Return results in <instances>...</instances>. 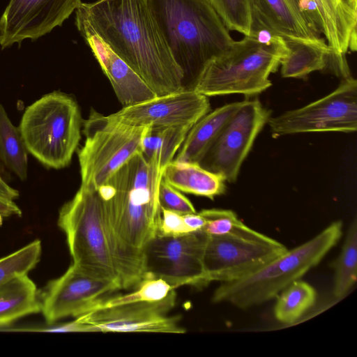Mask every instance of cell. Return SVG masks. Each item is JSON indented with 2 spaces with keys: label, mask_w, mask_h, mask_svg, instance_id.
Returning <instances> with one entry per match:
<instances>
[{
  "label": "cell",
  "mask_w": 357,
  "mask_h": 357,
  "mask_svg": "<svg viewBox=\"0 0 357 357\" xmlns=\"http://www.w3.org/2000/svg\"><path fill=\"white\" fill-rule=\"evenodd\" d=\"M162 172L139 153L98 188L111 255L121 289L144 277V254L158 234Z\"/></svg>",
  "instance_id": "cell-1"
},
{
  "label": "cell",
  "mask_w": 357,
  "mask_h": 357,
  "mask_svg": "<svg viewBox=\"0 0 357 357\" xmlns=\"http://www.w3.org/2000/svg\"><path fill=\"white\" fill-rule=\"evenodd\" d=\"M75 12L151 89L157 96L185 89L146 0H97Z\"/></svg>",
  "instance_id": "cell-2"
},
{
  "label": "cell",
  "mask_w": 357,
  "mask_h": 357,
  "mask_svg": "<svg viewBox=\"0 0 357 357\" xmlns=\"http://www.w3.org/2000/svg\"><path fill=\"white\" fill-rule=\"evenodd\" d=\"M159 31L192 89L206 66L234 40L207 0H146Z\"/></svg>",
  "instance_id": "cell-3"
},
{
  "label": "cell",
  "mask_w": 357,
  "mask_h": 357,
  "mask_svg": "<svg viewBox=\"0 0 357 357\" xmlns=\"http://www.w3.org/2000/svg\"><path fill=\"white\" fill-rule=\"evenodd\" d=\"M342 234V222H332L312 238L287 250L253 273L235 281L221 282L213 294V303H227L245 310L275 298L319 264Z\"/></svg>",
  "instance_id": "cell-4"
},
{
  "label": "cell",
  "mask_w": 357,
  "mask_h": 357,
  "mask_svg": "<svg viewBox=\"0 0 357 357\" xmlns=\"http://www.w3.org/2000/svg\"><path fill=\"white\" fill-rule=\"evenodd\" d=\"M285 50L282 37L261 43L245 36L206 66L192 89L207 97L259 94L272 85L269 76L277 71Z\"/></svg>",
  "instance_id": "cell-5"
},
{
  "label": "cell",
  "mask_w": 357,
  "mask_h": 357,
  "mask_svg": "<svg viewBox=\"0 0 357 357\" xmlns=\"http://www.w3.org/2000/svg\"><path fill=\"white\" fill-rule=\"evenodd\" d=\"M79 107L71 96L53 91L29 105L18 128L28 153L47 168L69 165L81 139Z\"/></svg>",
  "instance_id": "cell-6"
},
{
  "label": "cell",
  "mask_w": 357,
  "mask_h": 357,
  "mask_svg": "<svg viewBox=\"0 0 357 357\" xmlns=\"http://www.w3.org/2000/svg\"><path fill=\"white\" fill-rule=\"evenodd\" d=\"M57 224L65 234L72 264L94 277L119 282L97 190L80 185L60 208Z\"/></svg>",
  "instance_id": "cell-7"
},
{
  "label": "cell",
  "mask_w": 357,
  "mask_h": 357,
  "mask_svg": "<svg viewBox=\"0 0 357 357\" xmlns=\"http://www.w3.org/2000/svg\"><path fill=\"white\" fill-rule=\"evenodd\" d=\"M83 126L85 141L77 152L81 186L95 190L142 153L143 140L151 127L123 123L94 109Z\"/></svg>",
  "instance_id": "cell-8"
},
{
  "label": "cell",
  "mask_w": 357,
  "mask_h": 357,
  "mask_svg": "<svg viewBox=\"0 0 357 357\" xmlns=\"http://www.w3.org/2000/svg\"><path fill=\"white\" fill-rule=\"evenodd\" d=\"M287 250L280 242L243 223L227 234L208 236L204 268L209 283L232 282L258 270Z\"/></svg>",
  "instance_id": "cell-9"
},
{
  "label": "cell",
  "mask_w": 357,
  "mask_h": 357,
  "mask_svg": "<svg viewBox=\"0 0 357 357\" xmlns=\"http://www.w3.org/2000/svg\"><path fill=\"white\" fill-rule=\"evenodd\" d=\"M208 238L203 230L178 236L157 235L144 250V278L162 279L173 289L184 285L207 286L203 259Z\"/></svg>",
  "instance_id": "cell-10"
},
{
  "label": "cell",
  "mask_w": 357,
  "mask_h": 357,
  "mask_svg": "<svg viewBox=\"0 0 357 357\" xmlns=\"http://www.w3.org/2000/svg\"><path fill=\"white\" fill-rule=\"evenodd\" d=\"M274 135L319 132H353L357 129V81L352 76L341 79L327 96L302 107L270 117Z\"/></svg>",
  "instance_id": "cell-11"
},
{
  "label": "cell",
  "mask_w": 357,
  "mask_h": 357,
  "mask_svg": "<svg viewBox=\"0 0 357 357\" xmlns=\"http://www.w3.org/2000/svg\"><path fill=\"white\" fill-rule=\"evenodd\" d=\"M271 116V111L259 99L244 100L198 164L225 181L235 182L255 139Z\"/></svg>",
  "instance_id": "cell-12"
},
{
  "label": "cell",
  "mask_w": 357,
  "mask_h": 357,
  "mask_svg": "<svg viewBox=\"0 0 357 357\" xmlns=\"http://www.w3.org/2000/svg\"><path fill=\"white\" fill-rule=\"evenodd\" d=\"M120 289L119 282L94 277L72 264L41 292V312L48 324L68 317L76 318L100 299Z\"/></svg>",
  "instance_id": "cell-13"
},
{
  "label": "cell",
  "mask_w": 357,
  "mask_h": 357,
  "mask_svg": "<svg viewBox=\"0 0 357 357\" xmlns=\"http://www.w3.org/2000/svg\"><path fill=\"white\" fill-rule=\"evenodd\" d=\"M176 298L174 289L161 301L105 307L76 318L94 327L96 332L184 333L186 331L179 324L180 317L169 314Z\"/></svg>",
  "instance_id": "cell-14"
},
{
  "label": "cell",
  "mask_w": 357,
  "mask_h": 357,
  "mask_svg": "<svg viewBox=\"0 0 357 357\" xmlns=\"http://www.w3.org/2000/svg\"><path fill=\"white\" fill-rule=\"evenodd\" d=\"M81 0H10L0 17L1 49L25 39L33 41L61 26Z\"/></svg>",
  "instance_id": "cell-15"
},
{
  "label": "cell",
  "mask_w": 357,
  "mask_h": 357,
  "mask_svg": "<svg viewBox=\"0 0 357 357\" xmlns=\"http://www.w3.org/2000/svg\"><path fill=\"white\" fill-rule=\"evenodd\" d=\"M209 111L207 96L193 89H183L123 107L109 115L116 121L131 126L166 128L192 126Z\"/></svg>",
  "instance_id": "cell-16"
},
{
  "label": "cell",
  "mask_w": 357,
  "mask_h": 357,
  "mask_svg": "<svg viewBox=\"0 0 357 357\" xmlns=\"http://www.w3.org/2000/svg\"><path fill=\"white\" fill-rule=\"evenodd\" d=\"M75 24L123 107L134 105L157 96L146 83L112 51L89 22L77 12Z\"/></svg>",
  "instance_id": "cell-17"
},
{
  "label": "cell",
  "mask_w": 357,
  "mask_h": 357,
  "mask_svg": "<svg viewBox=\"0 0 357 357\" xmlns=\"http://www.w3.org/2000/svg\"><path fill=\"white\" fill-rule=\"evenodd\" d=\"M322 21L323 34L333 52L356 50L357 8L347 0H312Z\"/></svg>",
  "instance_id": "cell-18"
},
{
  "label": "cell",
  "mask_w": 357,
  "mask_h": 357,
  "mask_svg": "<svg viewBox=\"0 0 357 357\" xmlns=\"http://www.w3.org/2000/svg\"><path fill=\"white\" fill-rule=\"evenodd\" d=\"M249 3L251 12L250 34L264 29L282 38H322L316 37L309 31L286 0H249Z\"/></svg>",
  "instance_id": "cell-19"
},
{
  "label": "cell",
  "mask_w": 357,
  "mask_h": 357,
  "mask_svg": "<svg viewBox=\"0 0 357 357\" xmlns=\"http://www.w3.org/2000/svg\"><path fill=\"white\" fill-rule=\"evenodd\" d=\"M283 40L286 50L280 63L283 77L305 78L312 72L326 71L333 50L324 38H283Z\"/></svg>",
  "instance_id": "cell-20"
},
{
  "label": "cell",
  "mask_w": 357,
  "mask_h": 357,
  "mask_svg": "<svg viewBox=\"0 0 357 357\" xmlns=\"http://www.w3.org/2000/svg\"><path fill=\"white\" fill-rule=\"evenodd\" d=\"M243 103V101L229 103L202 116L188 132L174 160L198 163Z\"/></svg>",
  "instance_id": "cell-21"
},
{
  "label": "cell",
  "mask_w": 357,
  "mask_h": 357,
  "mask_svg": "<svg viewBox=\"0 0 357 357\" xmlns=\"http://www.w3.org/2000/svg\"><path fill=\"white\" fill-rule=\"evenodd\" d=\"M41 310V292L27 274L16 275L0 283V327Z\"/></svg>",
  "instance_id": "cell-22"
},
{
  "label": "cell",
  "mask_w": 357,
  "mask_h": 357,
  "mask_svg": "<svg viewBox=\"0 0 357 357\" xmlns=\"http://www.w3.org/2000/svg\"><path fill=\"white\" fill-rule=\"evenodd\" d=\"M162 179L176 190L213 199L225 193V181L197 162L172 160L164 169Z\"/></svg>",
  "instance_id": "cell-23"
},
{
  "label": "cell",
  "mask_w": 357,
  "mask_h": 357,
  "mask_svg": "<svg viewBox=\"0 0 357 357\" xmlns=\"http://www.w3.org/2000/svg\"><path fill=\"white\" fill-rule=\"evenodd\" d=\"M192 127H150L143 140L142 154L162 172L165 167L174 160Z\"/></svg>",
  "instance_id": "cell-24"
},
{
  "label": "cell",
  "mask_w": 357,
  "mask_h": 357,
  "mask_svg": "<svg viewBox=\"0 0 357 357\" xmlns=\"http://www.w3.org/2000/svg\"><path fill=\"white\" fill-rule=\"evenodd\" d=\"M28 151L18 127L0 103V161L21 181L27 178Z\"/></svg>",
  "instance_id": "cell-25"
},
{
  "label": "cell",
  "mask_w": 357,
  "mask_h": 357,
  "mask_svg": "<svg viewBox=\"0 0 357 357\" xmlns=\"http://www.w3.org/2000/svg\"><path fill=\"white\" fill-rule=\"evenodd\" d=\"M275 298L273 308L275 319L280 323L291 324L314 305L317 292L312 285L300 279L287 287Z\"/></svg>",
  "instance_id": "cell-26"
},
{
  "label": "cell",
  "mask_w": 357,
  "mask_h": 357,
  "mask_svg": "<svg viewBox=\"0 0 357 357\" xmlns=\"http://www.w3.org/2000/svg\"><path fill=\"white\" fill-rule=\"evenodd\" d=\"M333 296L342 299L355 284L357 277V221L351 223L343 246L333 262Z\"/></svg>",
  "instance_id": "cell-27"
},
{
  "label": "cell",
  "mask_w": 357,
  "mask_h": 357,
  "mask_svg": "<svg viewBox=\"0 0 357 357\" xmlns=\"http://www.w3.org/2000/svg\"><path fill=\"white\" fill-rule=\"evenodd\" d=\"M135 287V290L126 294L109 295L100 299L87 312L124 304L161 301L174 290L162 279L149 277L143 278Z\"/></svg>",
  "instance_id": "cell-28"
},
{
  "label": "cell",
  "mask_w": 357,
  "mask_h": 357,
  "mask_svg": "<svg viewBox=\"0 0 357 357\" xmlns=\"http://www.w3.org/2000/svg\"><path fill=\"white\" fill-rule=\"evenodd\" d=\"M41 242L35 240L23 248L0 259V283L20 274H27L39 262Z\"/></svg>",
  "instance_id": "cell-29"
},
{
  "label": "cell",
  "mask_w": 357,
  "mask_h": 357,
  "mask_svg": "<svg viewBox=\"0 0 357 357\" xmlns=\"http://www.w3.org/2000/svg\"><path fill=\"white\" fill-rule=\"evenodd\" d=\"M229 31L248 36L251 26L249 0H207Z\"/></svg>",
  "instance_id": "cell-30"
},
{
  "label": "cell",
  "mask_w": 357,
  "mask_h": 357,
  "mask_svg": "<svg viewBox=\"0 0 357 357\" xmlns=\"http://www.w3.org/2000/svg\"><path fill=\"white\" fill-rule=\"evenodd\" d=\"M199 213L206 220L202 230L208 236L227 234L243 223L238 218L235 212L231 210L204 209Z\"/></svg>",
  "instance_id": "cell-31"
},
{
  "label": "cell",
  "mask_w": 357,
  "mask_h": 357,
  "mask_svg": "<svg viewBox=\"0 0 357 357\" xmlns=\"http://www.w3.org/2000/svg\"><path fill=\"white\" fill-rule=\"evenodd\" d=\"M299 20L316 37L324 32L322 21L312 0H286Z\"/></svg>",
  "instance_id": "cell-32"
},
{
  "label": "cell",
  "mask_w": 357,
  "mask_h": 357,
  "mask_svg": "<svg viewBox=\"0 0 357 357\" xmlns=\"http://www.w3.org/2000/svg\"><path fill=\"white\" fill-rule=\"evenodd\" d=\"M159 200L162 208L181 215L197 212L192 202L181 191L162 179L159 188Z\"/></svg>",
  "instance_id": "cell-33"
},
{
  "label": "cell",
  "mask_w": 357,
  "mask_h": 357,
  "mask_svg": "<svg viewBox=\"0 0 357 357\" xmlns=\"http://www.w3.org/2000/svg\"><path fill=\"white\" fill-rule=\"evenodd\" d=\"M192 232L183 215L161 207V220L158 235L178 236Z\"/></svg>",
  "instance_id": "cell-34"
},
{
  "label": "cell",
  "mask_w": 357,
  "mask_h": 357,
  "mask_svg": "<svg viewBox=\"0 0 357 357\" xmlns=\"http://www.w3.org/2000/svg\"><path fill=\"white\" fill-rule=\"evenodd\" d=\"M26 331L51 333L96 332L94 327L82 321L79 318H75L74 320L62 324L43 328H31L29 330L27 329Z\"/></svg>",
  "instance_id": "cell-35"
},
{
  "label": "cell",
  "mask_w": 357,
  "mask_h": 357,
  "mask_svg": "<svg viewBox=\"0 0 357 357\" xmlns=\"http://www.w3.org/2000/svg\"><path fill=\"white\" fill-rule=\"evenodd\" d=\"M22 215V211L14 200L0 195V220L11 216Z\"/></svg>",
  "instance_id": "cell-36"
},
{
  "label": "cell",
  "mask_w": 357,
  "mask_h": 357,
  "mask_svg": "<svg viewBox=\"0 0 357 357\" xmlns=\"http://www.w3.org/2000/svg\"><path fill=\"white\" fill-rule=\"evenodd\" d=\"M184 222L190 231L202 230L205 224V218L199 213L182 215Z\"/></svg>",
  "instance_id": "cell-37"
},
{
  "label": "cell",
  "mask_w": 357,
  "mask_h": 357,
  "mask_svg": "<svg viewBox=\"0 0 357 357\" xmlns=\"http://www.w3.org/2000/svg\"><path fill=\"white\" fill-rule=\"evenodd\" d=\"M0 195L10 199H15L19 197V192L10 186L0 175Z\"/></svg>",
  "instance_id": "cell-38"
},
{
  "label": "cell",
  "mask_w": 357,
  "mask_h": 357,
  "mask_svg": "<svg viewBox=\"0 0 357 357\" xmlns=\"http://www.w3.org/2000/svg\"><path fill=\"white\" fill-rule=\"evenodd\" d=\"M352 6L357 8V0H347Z\"/></svg>",
  "instance_id": "cell-39"
}]
</instances>
